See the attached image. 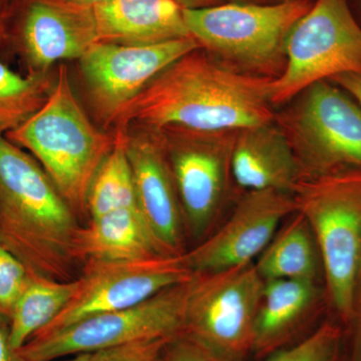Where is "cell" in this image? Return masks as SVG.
<instances>
[{"label": "cell", "mask_w": 361, "mask_h": 361, "mask_svg": "<svg viewBox=\"0 0 361 361\" xmlns=\"http://www.w3.org/2000/svg\"><path fill=\"white\" fill-rule=\"evenodd\" d=\"M272 80L228 70L198 47L156 75L126 106L115 129L213 132L271 123Z\"/></svg>", "instance_id": "cell-1"}, {"label": "cell", "mask_w": 361, "mask_h": 361, "mask_svg": "<svg viewBox=\"0 0 361 361\" xmlns=\"http://www.w3.org/2000/svg\"><path fill=\"white\" fill-rule=\"evenodd\" d=\"M80 227L39 161L0 135V244L30 274L71 281Z\"/></svg>", "instance_id": "cell-2"}, {"label": "cell", "mask_w": 361, "mask_h": 361, "mask_svg": "<svg viewBox=\"0 0 361 361\" xmlns=\"http://www.w3.org/2000/svg\"><path fill=\"white\" fill-rule=\"evenodd\" d=\"M54 80L44 106L6 135L39 161L78 217L87 214L90 184L113 149L115 134L102 132L90 120L65 65L59 66Z\"/></svg>", "instance_id": "cell-3"}, {"label": "cell", "mask_w": 361, "mask_h": 361, "mask_svg": "<svg viewBox=\"0 0 361 361\" xmlns=\"http://www.w3.org/2000/svg\"><path fill=\"white\" fill-rule=\"evenodd\" d=\"M312 4L313 0L227 2L183 9V16L191 37L219 65L241 75L274 80L286 68L292 28Z\"/></svg>", "instance_id": "cell-4"}, {"label": "cell", "mask_w": 361, "mask_h": 361, "mask_svg": "<svg viewBox=\"0 0 361 361\" xmlns=\"http://www.w3.org/2000/svg\"><path fill=\"white\" fill-rule=\"evenodd\" d=\"M292 196L314 235L330 305L344 322H353L361 258V170L300 180Z\"/></svg>", "instance_id": "cell-5"}, {"label": "cell", "mask_w": 361, "mask_h": 361, "mask_svg": "<svg viewBox=\"0 0 361 361\" xmlns=\"http://www.w3.org/2000/svg\"><path fill=\"white\" fill-rule=\"evenodd\" d=\"M301 180L361 170V106L330 80L311 85L275 111Z\"/></svg>", "instance_id": "cell-6"}, {"label": "cell", "mask_w": 361, "mask_h": 361, "mask_svg": "<svg viewBox=\"0 0 361 361\" xmlns=\"http://www.w3.org/2000/svg\"><path fill=\"white\" fill-rule=\"evenodd\" d=\"M286 54L283 73L270 85L275 111L315 82L361 75V25L348 0H313L292 28Z\"/></svg>", "instance_id": "cell-7"}, {"label": "cell", "mask_w": 361, "mask_h": 361, "mask_svg": "<svg viewBox=\"0 0 361 361\" xmlns=\"http://www.w3.org/2000/svg\"><path fill=\"white\" fill-rule=\"evenodd\" d=\"M264 283L254 262L194 273L180 334L233 361H243L253 349L254 325Z\"/></svg>", "instance_id": "cell-8"}, {"label": "cell", "mask_w": 361, "mask_h": 361, "mask_svg": "<svg viewBox=\"0 0 361 361\" xmlns=\"http://www.w3.org/2000/svg\"><path fill=\"white\" fill-rule=\"evenodd\" d=\"M189 284L169 287L133 307L35 334L18 351L26 361H54L145 339L172 338L182 330Z\"/></svg>", "instance_id": "cell-9"}, {"label": "cell", "mask_w": 361, "mask_h": 361, "mask_svg": "<svg viewBox=\"0 0 361 361\" xmlns=\"http://www.w3.org/2000/svg\"><path fill=\"white\" fill-rule=\"evenodd\" d=\"M237 130L155 133L165 149L184 217L195 238L205 236L224 207L233 180L232 154Z\"/></svg>", "instance_id": "cell-10"}, {"label": "cell", "mask_w": 361, "mask_h": 361, "mask_svg": "<svg viewBox=\"0 0 361 361\" xmlns=\"http://www.w3.org/2000/svg\"><path fill=\"white\" fill-rule=\"evenodd\" d=\"M182 255L139 260H87L63 310L37 334H47L101 313L133 307L193 277Z\"/></svg>", "instance_id": "cell-11"}, {"label": "cell", "mask_w": 361, "mask_h": 361, "mask_svg": "<svg viewBox=\"0 0 361 361\" xmlns=\"http://www.w3.org/2000/svg\"><path fill=\"white\" fill-rule=\"evenodd\" d=\"M193 37L147 45L97 42L80 61L90 106L104 127H115L126 106L164 68L198 49Z\"/></svg>", "instance_id": "cell-12"}, {"label": "cell", "mask_w": 361, "mask_h": 361, "mask_svg": "<svg viewBox=\"0 0 361 361\" xmlns=\"http://www.w3.org/2000/svg\"><path fill=\"white\" fill-rule=\"evenodd\" d=\"M294 212L292 195L273 190L246 191L224 224L183 254L185 263L193 273H206L254 262Z\"/></svg>", "instance_id": "cell-13"}, {"label": "cell", "mask_w": 361, "mask_h": 361, "mask_svg": "<svg viewBox=\"0 0 361 361\" xmlns=\"http://www.w3.org/2000/svg\"><path fill=\"white\" fill-rule=\"evenodd\" d=\"M16 45L30 75H49L56 63L80 59L99 42L94 7L70 0H26Z\"/></svg>", "instance_id": "cell-14"}, {"label": "cell", "mask_w": 361, "mask_h": 361, "mask_svg": "<svg viewBox=\"0 0 361 361\" xmlns=\"http://www.w3.org/2000/svg\"><path fill=\"white\" fill-rule=\"evenodd\" d=\"M137 208L167 255H182L186 234L179 197L160 137L127 130Z\"/></svg>", "instance_id": "cell-15"}, {"label": "cell", "mask_w": 361, "mask_h": 361, "mask_svg": "<svg viewBox=\"0 0 361 361\" xmlns=\"http://www.w3.org/2000/svg\"><path fill=\"white\" fill-rule=\"evenodd\" d=\"M234 184L245 191L293 195L301 173L286 137L273 122L236 130L232 154Z\"/></svg>", "instance_id": "cell-16"}, {"label": "cell", "mask_w": 361, "mask_h": 361, "mask_svg": "<svg viewBox=\"0 0 361 361\" xmlns=\"http://www.w3.org/2000/svg\"><path fill=\"white\" fill-rule=\"evenodd\" d=\"M94 11L99 42L147 45L191 37L174 0H106Z\"/></svg>", "instance_id": "cell-17"}, {"label": "cell", "mask_w": 361, "mask_h": 361, "mask_svg": "<svg viewBox=\"0 0 361 361\" xmlns=\"http://www.w3.org/2000/svg\"><path fill=\"white\" fill-rule=\"evenodd\" d=\"M317 282L277 279L265 281L254 325L253 349L269 356L287 343L319 302Z\"/></svg>", "instance_id": "cell-18"}, {"label": "cell", "mask_w": 361, "mask_h": 361, "mask_svg": "<svg viewBox=\"0 0 361 361\" xmlns=\"http://www.w3.org/2000/svg\"><path fill=\"white\" fill-rule=\"evenodd\" d=\"M80 262L87 260H139L167 255L137 207L121 208L90 219L77 240Z\"/></svg>", "instance_id": "cell-19"}, {"label": "cell", "mask_w": 361, "mask_h": 361, "mask_svg": "<svg viewBox=\"0 0 361 361\" xmlns=\"http://www.w3.org/2000/svg\"><path fill=\"white\" fill-rule=\"evenodd\" d=\"M254 264L264 281L292 279L317 282L322 271V259L305 218L296 211L285 219Z\"/></svg>", "instance_id": "cell-20"}, {"label": "cell", "mask_w": 361, "mask_h": 361, "mask_svg": "<svg viewBox=\"0 0 361 361\" xmlns=\"http://www.w3.org/2000/svg\"><path fill=\"white\" fill-rule=\"evenodd\" d=\"M78 278L56 281L30 274L27 283L9 316V341L16 350L47 326L71 300Z\"/></svg>", "instance_id": "cell-21"}, {"label": "cell", "mask_w": 361, "mask_h": 361, "mask_svg": "<svg viewBox=\"0 0 361 361\" xmlns=\"http://www.w3.org/2000/svg\"><path fill=\"white\" fill-rule=\"evenodd\" d=\"M114 134L113 149L99 166L87 193L90 219L118 209L137 207L127 154V130L116 128Z\"/></svg>", "instance_id": "cell-22"}, {"label": "cell", "mask_w": 361, "mask_h": 361, "mask_svg": "<svg viewBox=\"0 0 361 361\" xmlns=\"http://www.w3.org/2000/svg\"><path fill=\"white\" fill-rule=\"evenodd\" d=\"M52 85L49 75H21L0 61V128L6 134L44 106Z\"/></svg>", "instance_id": "cell-23"}, {"label": "cell", "mask_w": 361, "mask_h": 361, "mask_svg": "<svg viewBox=\"0 0 361 361\" xmlns=\"http://www.w3.org/2000/svg\"><path fill=\"white\" fill-rule=\"evenodd\" d=\"M342 331L334 323H323L303 341L267 356L265 361H336Z\"/></svg>", "instance_id": "cell-24"}, {"label": "cell", "mask_w": 361, "mask_h": 361, "mask_svg": "<svg viewBox=\"0 0 361 361\" xmlns=\"http://www.w3.org/2000/svg\"><path fill=\"white\" fill-rule=\"evenodd\" d=\"M28 278L25 266L0 244V314L7 320Z\"/></svg>", "instance_id": "cell-25"}, {"label": "cell", "mask_w": 361, "mask_h": 361, "mask_svg": "<svg viewBox=\"0 0 361 361\" xmlns=\"http://www.w3.org/2000/svg\"><path fill=\"white\" fill-rule=\"evenodd\" d=\"M170 339H145L104 349L92 353L90 361H160L163 349Z\"/></svg>", "instance_id": "cell-26"}, {"label": "cell", "mask_w": 361, "mask_h": 361, "mask_svg": "<svg viewBox=\"0 0 361 361\" xmlns=\"http://www.w3.org/2000/svg\"><path fill=\"white\" fill-rule=\"evenodd\" d=\"M160 361H233L214 349L183 334L171 338L161 353Z\"/></svg>", "instance_id": "cell-27"}, {"label": "cell", "mask_w": 361, "mask_h": 361, "mask_svg": "<svg viewBox=\"0 0 361 361\" xmlns=\"http://www.w3.org/2000/svg\"><path fill=\"white\" fill-rule=\"evenodd\" d=\"M0 361H26L9 341V323L0 314Z\"/></svg>", "instance_id": "cell-28"}, {"label": "cell", "mask_w": 361, "mask_h": 361, "mask_svg": "<svg viewBox=\"0 0 361 361\" xmlns=\"http://www.w3.org/2000/svg\"><path fill=\"white\" fill-rule=\"evenodd\" d=\"M330 82L345 90L349 96L353 97L361 106V75L343 73L332 78Z\"/></svg>", "instance_id": "cell-29"}, {"label": "cell", "mask_w": 361, "mask_h": 361, "mask_svg": "<svg viewBox=\"0 0 361 361\" xmlns=\"http://www.w3.org/2000/svg\"><path fill=\"white\" fill-rule=\"evenodd\" d=\"M11 14V0H0V45L9 39L8 20Z\"/></svg>", "instance_id": "cell-30"}, {"label": "cell", "mask_w": 361, "mask_h": 361, "mask_svg": "<svg viewBox=\"0 0 361 361\" xmlns=\"http://www.w3.org/2000/svg\"><path fill=\"white\" fill-rule=\"evenodd\" d=\"M183 9H200L227 4L229 0H174Z\"/></svg>", "instance_id": "cell-31"}, {"label": "cell", "mask_w": 361, "mask_h": 361, "mask_svg": "<svg viewBox=\"0 0 361 361\" xmlns=\"http://www.w3.org/2000/svg\"><path fill=\"white\" fill-rule=\"evenodd\" d=\"M358 317H361V258L357 273H356L355 291H353V320Z\"/></svg>", "instance_id": "cell-32"}, {"label": "cell", "mask_w": 361, "mask_h": 361, "mask_svg": "<svg viewBox=\"0 0 361 361\" xmlns=\"http://www.w3.org/2000/svg\"><path fill=\"white\" fill-rule=\"evenodd\" d=\"M353 322H356V327L349 361H361V317L356 318Z\"/></svg>", "instance_id": "cell-33"}, {"label": "cell", "mask_w": 361, "mask_h": 361, "mask_svg": "<svg viewBox=\"0 0 361 361\" xmlns=\"http://www.w3.org/2000/svg\"><path fill=\"white\" fill-rule=\"evenodd\" d=\"M287 1H292V0H229V2H240V4H276Z\"/></svg>", "instance_id": "cell-34"}, {"label": "cell", "mask_w": 361, "mask_h": 361, "mask_svg": "<svg viewBox=\"0 0 361 361\" xmlns=\"http://www.w3.org/2000/svg\"><path fill=\"white\" fill-rule=\"evenodd\" d=\"M349 6L361 25V0H348Z\"/></svg>", "instance_id": "cell-35"}, {"label": "cell", "mask_w": 361, "mask_h": 361, "mask_svg": "<svg viewBox=\"0 0 361 361\" xmlns=\"http://www.w3.org/2000/svg\"><path fill=\"white\" fill-rule=\"evenodd\" d=\"M90 357H92V353H82V355L70 356V357L66 358V360L54 361H90Z\"/></svg>", "instance_id": "cell-36"}, {"label": "cell", "mask_w": 361, "mask_h": 361, "mask_svg": "<svg viewBox=\"0 0 361 361\" xmlns=\"http://www.w3.org/2000/svg\"><path fill=\"white\" fill-rule=\"evenodd\" d=\"M70 1L82 4V6L94 7L97 6V4H102V2L106 1V0H70Z\"/></svg>", "instance_id": "cell-37"}, {"label": "cell", "mask_w": 361, "mask_h": 361, "mask_svg": "<svg viewBox=\"0 0 361 361\" xmlns=\"http://www.w3.org/2000/svg\"><path fill=\"white\" fill-rule=\"evenodd\" d=\"M0 135H6V133H4V130L0 128Z\"/></svg>", "instance_id": "cell-38"}]
</instances>
